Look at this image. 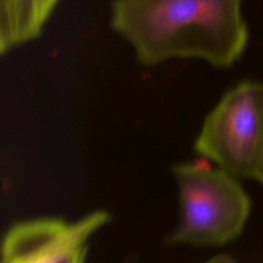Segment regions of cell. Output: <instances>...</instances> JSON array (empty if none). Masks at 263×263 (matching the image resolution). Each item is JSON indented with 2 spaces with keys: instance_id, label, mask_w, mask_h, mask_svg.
Instances as JSON below:
<instances>
[{
  "instance_id": "1",
  "label": "cell",
  "mask_w": 263,
  "mask_h": 263,
  "mask_svg": "<svg viewBox=\"0 0 263 263\" xmlns=\"http://www.w3.org/2000/svg\"><path fill=\"white\" fill-rule=\"evenodd\" d=\"M110 26L146 67L197 59L229 68L249 40L240 0H113Z\"/></svg>"
},
{
  "instance_id": "2",
  "label": "cell",
  "mask_w": 263,
  "mask_h": 263,
  "mask_svg": "<svg viewBox=\"0 0 263 263\" xmlns=\"http://www.w3.org/2000/svg\"><path fill=\"white\" fill-rule=\"evenodd\" d=\"M180 219L173 243L222 245L236 237L250 213V199L234 176L204 162L174 167Z\"/></svg>"
},
{
  "instance_id": "3",
  "label": "cell",
  "mask_w": 263,
  "mask_h": 263,
  "mask_svg": "<svg viewBox=\"0 0 263 263\" xmlns=\"http://www.w3.org/2000/svg\"><path fill=\"white\" fill-rule=\"evenodd\" d=\"M195 149L230 175L263 185V83L229 89L205 117Z\"/></svg>"
},
{
  "instance_id": "4",
  "label": "cell",
  "mask_w": 263,
  "mask_h": 263,
  "mask_svg": "<svg viewBox=\"0 0 263 263\" xmlns=\"http://www.w3.org/2000/svg\"><path fill=\"white\" fill-rule=\"evenodd\" d=\"M109 221L104 211L75 222L35 219L12 226L2 243L1 263H84L88 240Z\"/></svg>"
},
{
  "instance_id": "5",
  "label": "cell",
  "mask_w": 263,
  "mask_h": 263,
  "mask_svg": "<svg viewBox=\"0 0 263 263\" xmlns=\"http://www.w3.org/2000/svg\"><path fill=\"white\" fill-rule=\"evenodd\" d=\"M43 27L38 21L36 0H15L9 51L38 38Z\"/></svg>"
},
{
  "instance_id": "6",
  "label": "cell",
  "mask_w": 263,
  "mask_h": 263,
  "mask_svg": "<svg viewBox=\"0 0 263 263\" xmlns=\"http://www.w3.org/2000/svg\"><path fill=\"white\" fill-rule=\"evenodd\" d=\"M59 1L60 0H36L38 21L42 27L52 13Z\"/></svg>"
},
{
  "instance_id": "7",
  "label": "cell",
  "mask_w": 263,
  "mask_h": 263,
  "mask_svg": "<svg viewBox=\"0 0 263 263\" xmlns=\"http://www.w3.org/2000/svg\"><path fill=\"white\" fill-rule=\"evenodd\" d=\"M204 263H235V261L232 257L222 254V255H218V256L211 258L210 260H208Z\"/></svg>"
}]
</instances>
